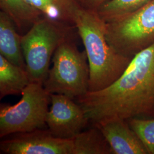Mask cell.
<instances>
[{
  "mask_svg": "<svg viewBox=\"0 0 154 154\" xmlns=\"http://www.w3.org/2000/svg\"><path fill=\"white\" fill-rule=\"evenodd\" d=\"M22 98L14 105L1 104L0 138L44 128L50 103V94L44 85L30 82Z\"/></svg>",
  "mask_w": 154,
  "mask_h": 154,
  "instance_id": "5b68a950",
  "label": "cell"
},
{
  "mask_svg": "<svg viewBox=\"0 0 154 154\" xmlns=\"http://www.w3.org/2000/svg\"><path fill=\"white\" fill-rule=\"evenodd\" d=\"M0 149L6 154H73V143L72 139L57 138L48 128H40L1 141Z\"/></svg>",
  "mask_w": 154,
  "mask_h": 154,
  "instance_id": "ba28073f",
  "label": "cell"
},
{
  "mask_svg": "<svg viewBox=\"0 0 154 154\" xmlns=\"http://www.w3.org/2000/svg\"><path fill=\"white\" fill-rule=\"evenodd\" d=\"M30 82L26 69L12 63L0 55V99L22 93Z\"/></svg>",
  "mask_w": 154,
  "mask_h": 154,
  "instance_id": "7c38bea8",
  "label": "cell"
},
{
  "mask_svg": "<svg viewBox=\"0 0 154 154\" xmlns=\"http://www.w3.org/2000/svg\"><path fill=\"white\" fill-rule=\"evenodd\" d=\"M106 38L117 52L132 58L154 44V0L130 14L106 22Z\"/></svg>",
  "mask_w": 154,
  "mask_h": 154,
  "instance_id": "8992f818",
  "label": "cell"
},
{
  "mask_svg": "<svg viewBox=\"0 0 154 154\" xmlns=\"http://www.w3.org/2000/svg\"><path fill=\"white\" fill-rule=\"evenodd\" d=\"M74 100L65 95L50 94L46 123L55 137L72 139L89 123L82 107Z\"/></svg>",
  "mask_w": 154,
  "mask_h": 154,
  "instance_id": "52a82bcc",
  "label": "cell"
},
{
  "mask_svg": "<svg viewBox=\"0 0 154 154\" xmlns=\"http://www.w3.org/2000/svg\"><path fill=\"white\" fill-rule=\"evenodd\" d=\"M42 16L55 22L73 24L77 11L82 7L81 0H25Z\"/></svg>",
  "mask_w": 154,
  "mask_h": 154,
  "instance_id": "8fae6325",
  "label": "cell"
},
{
  "mask_svg": "<svg viewBox=\"0 0 154 154\" xmlns=\"http://www.w3.org/2000/svg\"><path fill=\"white\" fill-rule=\"evenodd\" d=\"M69 25L42 17L21 37V45L30 82L44 85L55 50L70 37Z\"/></svg>",
  "mask_w": 154,
  "mask_h": 154,
  "instance_id": "3957f363",
  "label": "cell"
},
{
  "mask_svg": "<svg viewBox=\"0 0 154 154\" xmlns=\"http://www.w3.org/2000/svg\"><path fill=\"white\" fill-rule=\"evenodd\" d=\"M127 121L149 154H154V118H132Z\"/></svg>",
  "mask_w": 154,
  "mask_h": 154,
  "instance_id": "2e32d148",
  "label": "cell"
},
{
  "mask_svg": "<svg viewBox=\"0 0 154 154\" xmlns=\"http://www.w3.org/2000/svg\"><path fill=\"white\" fill-rule=\"evenodd\" d=\"M73 154H113L99 127L82 131L72 139Z\"/></svg>",
  "mask_w": 154,
  "mask_h": 154,
  "instance_id": "4fadbf2b",
  "label": "cell"
},
{
  "mask_svg": "<svg viewBox=\"0 0 154 154\" xmlns=\"http://www.w3.org/2000/svg\"><path fill=\"white\" fill-rule=\"evenodd\" d=\"M52 62L44 83L49 93L62 94L76 99L88 92L89 67L86 53L85 51L81 52L71 38L55 50Z\"/></svg>",
  "mask_w": 154,
  "mask_h": 154,
  "instance_id": "277c9868",
  "label": "cell"
},
{
  "mask_svg": "<svg viewBox=\"0 0 154 154\" xmlns=\"http://www.w3.org/2000/svg\"><path fill=\"white\" fill-rule=\"evenodd\" d=\"M1 11L9 17L19 30L31 26L42 16L25 0H0Z\"/></svg>",
  "mask_w": 154,
  "mask_h": 154,
  "instance_id": "5bb4252c",
  "label": "cell"
},
{
  "mask_svg": "<svg viewBox=\"0 0 154 154\" xmlns=\"http://www.w3.org/2000/svg\"><path fill=\"white\" fill-rule=\"evenodd\" d=\"M76 100L93 125L112 119L154 118V44L135 55L109 87Z\"/></svg>",
  "mask_w": 154,
  "mask_h": 154,
  "instance_id": "6da1fadb",
  "label": "cell"
},
{
  "mask_svg": "<svg viewBox=\"0 0 154 154\" xmlns=\"http://www.w3.org/2000/svg\"><path fill=\"white\" fill-rule=\"evenodd\" d=\"M151 1L108 0L96 11L105 22H111L138 10Z\"/></svg>",
  "mask_w": 154,
  "mask_h": 154,
  "instance_id": "9a60e30c",
  "label": "cell"
},
{
  "mask_svg": "<svg viewBox=\"0 0 154 154\" xmlns=\"http://www.w3.org/2000/svg\"><path fill=\"white\" fill-rule=\"evenodd\" d=\"M74 25L82 39L89 67L88 91L109 87L126 70L132 58L117 52L106 38V22L95 9L81 7Z\"/></svg>",
  "mask_w": 154,
  "mask_h": 154,
  "instance_id": "7a4b0ae2",
  "label": "cell"
},
{
  "mask_svg": "<svg viewBox=\"0 0 154 154\" xmlns=\"http://www.w3.org/2000/svg\"><path fill=\"white\" fill-rule=\"evenodd\" d=\"M96 126L99 127L113 154H149L126 120L112 119Z\"/></svg>",
  "mask_w": 154,
  "mask_h": 154,
  "instance_id": "9c48e42d",
  "label": "cell"
},
{
  "mask_svg": "<svg viewBox=\"0 0 154 154\" xmlns=\"http://www.w3.org/2000/svg\"><path fill=\"white\" fill-rule=\"evenodd\" d=\"M21 37L11 18L0 11V55L12 63L26 69L22 51Z\"/></svg>",
  "mask_w": 154,
  "mask_h": 154,
  "instance_id": "30bf717a",
  "label": "cell"
},
{
  "mask_svg": "<svg viewBox=\"0 0 154 154\" xmlns=\"http://www.w3.org/2000/svg\"><path fill=\"white\" fill-rule=\"evenodd\" d=\"M108 0H81L82 5L85 8L97 10L99 6Z\"/></svg>",
  "mask_w": 154,
  "mask_h": 154,
  "instance_id": "e0dca14e",
  "label": "cell"
}]
</instances>
